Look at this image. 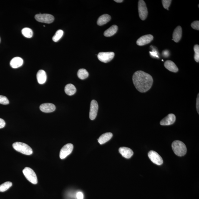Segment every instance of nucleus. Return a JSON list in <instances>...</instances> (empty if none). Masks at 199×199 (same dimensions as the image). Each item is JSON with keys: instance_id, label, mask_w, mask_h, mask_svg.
<instances>
[{"instance_id": "f257e3e1", "label": "nucleus", "mask_w": 199, "mask_h": 199, "mask_svg": "<svg viewBox=\"0 0 199 199\" xmlns=\"http://www.w3.org/2000/svg\"><path fill=\"white\" fill-rule=\"evenodd\" d=\"M134 86L139 92L145 93L151 88L153 83L152 76L142 71H137L132 77Z\"/></svg>"}, {"instance_id": "f03ea898", "label": "nucleus", "mask_w": 199, "mask_h": 199, "mask_svg": "<svg viewBox=\"0 0 199 199\" xmlns=\"http://www.w3.org/2000/svg\"><path fill=\"white\" fill-rule=\"evenodd\" d=\"M172 146V150L176 155L179 156H182L186 153L187 147L183 142L178 140L174 141Z\"/></svg>"}, {"instance_id": "7ed1b4c3", "label": "nucleus", "mask_w": 199, "mask_h": 199, "mask_svg": "<svg viewBox=\"0 0 199 199\" xmlns=\"http://www.w3.org/2000/svg\"><path fill=\"white\" fill-rule=\"evenodd\" d=\"M13 147L15 150L18 152L24 154L30 155L33 153L32 149L29 145L24 143L16 142L13 144Z\"/></svg>"}, {"instance_id": "20e7f679", "label": "nucleus", "mask_w": 199, "mask_h": 199, "mask_svg": "<svg viewBox=\"0 0 199 199\" xmlns=\"http://www.w3.org/2000/svg\"><path fill=\"white\" fill-rule=\"evenodd\" d=\"M23 174L27 180L34 185L37 183L38 180L35 172L30 167H26L23 170Z\"/></svg>"}, {"instance_id": "39448f33", "label": "nucleus", "mask_w": 199, "mask_h": 199, "mask_svg": "<svg viewBox=\"0 0 199 199\" xmlns=\"http://www.w3.org/2000/svg\"><path fill=\"white\" fill-rule=\"evenodd\" d=\"M138 9L139 17L142 21H144L148 14L147 7L144 1L140 0L138 1Z\"/></svg>"}, {"instance_id": "423d86ee", "label": "nucleus", "mask_w": 199, "mask_h": 199, "mask_svg": "<svg viewBox=\"0 0 199 199\" xmlns=\"http://www.w3.org/2000/svg\"><path fill=\"white\" fill-rule=\"evenodd\" d=\"M35 18L36 21L39 22L49 24L52 23L54 20V17L52 15L48 14H38L36 15Z\"/></svg>"}, {"instance_id": "0eeeda50", "label": "nucleus", "mask_w": 199, "mask_h": 199, "mask_svg": "<svg viewBox=\"0 0 199 199\" xmlns=\"http://www.w3.org/2000/svg\"><path fill=\"white\" fill-rule=\"evenodd\" d=\"M114 56L115 54L113 52H101L98 54L97 57L101 62L106 63L112 61Z\"/></svg>"}, {"instance_id": "6e6552de", "label": "nucleus", "mask_w": 199, "mask_h": 199, "mask_svg": "<svg viewBox=\"0 0 199 199\" xmlns=\"http://www.w3.org/2000/svg\"><path fill=\"white\" fill-rule=\"evenodd\" d=\"M148 157L151 161L157 165H161L163 163V160L157 152L151 150L148 153Z\"/></svg>"}, {"instance_id": "1a4fd4ad", "label": "nucleus", "mask_w": 199, "mask_h": 199, "mask_svg": "<svg viewBox=\"0 0 199 199\" xmlns=\"http://www.w3.org/2000/svg\"><path fill=\"white\" fill-rule=\"evenodd\" d=\"M74 149V145L71 144H68L64 145L61 149L60 152L59 157L61 159L65 158L67 156L71 154Z\"/></svg>"}, {"instance_id": "9d476101", "label": "nucleus", "mask_w": 199, "mask_h": 199, "mask_svg": "<svg viewBox=\"0 0 199 199\" xmlns=\"http://www.w3.org/2000/svg\"><path fill=\"white\" fill-rule=\"evenodd\" d=\"M99 106L97 101L92 100L91 102L89 117L91 120H94L97 115Z\"/></svg>"}, {"instance_id": "9b49d317", "label": "nucleus", "mask_w": 199, "mask_h": 199, "mask_svg": "<svg viewBox=\"0 0 199 199\" xmlns=\"http://www.w3.org/2000/svg\"><path fill=\"white\" fill-rule=\"evenodd\" d=\"M153 36L152 35H146L141 36L137 41V44L139 46H143L149 44L153 40Z\"/></svg>"}, {"instance_id": "f8f14e48", "label": "nucleus", "mask_w": 199, "mask_h": 199, "mask_svg": "<svg viewBox=\"0 0 199 199\" xmlns=\"http://www.w3.org/2000/svg\"><path fill=\"white\" fill-rule=\"evenodd\" d=\"M175 120L176 117L175 114H170L160 121V124L163 126L170 125L173 124Z\"/></svg>"}, {"instance_id": "ddd939ff", "label": "nucleus", "mask_w": 199, "mask_h": 199, "mask_svg": "<svg viewBox=\"0 0 199 199\" xmlns=\"http://www.w3.org/2000/svg\"><path fill=\"white\" fill-rule=\"evenodd\" d=\"M39 109L42 112L46 113L51 112L55 110L56 107L54 104L50 103L41 104Z\"/></svg>"}, {"instance_id": "4468645a", "label": "nucleus", "mask_w": 199, "mask_h": 199, "mask_svg": "<svg viewBox=\"0 0 199 199\" xmlns=\"http://www.w3.org/2000/svg\"><path fill=\"white\" fill-rule=\"evenodd\" d=\"M119 151L122 156L126 159L130 158L134 154L132 149L127 147H121L119 149Z\"/></svg>"}, {"instance_id": "2eb2a0df", "label": "nucleus", "mask_w": 199, "mask_h": 199, "mask_svg": "<svg viewBox=\"0 0 199 199\" xmlns=\"http://www.w3.org/2000/svg\"><path fill=\"white\" fill-rule=\"evenodd\" d=\"M182 30L181 27L178 26L175 28L172 34V40L176 43L180 41L182 37Z\"/></svg>"}, {"instance_id": "dca6fc26", "label": "nucleus", "mask_w": 199, "mask_h": 199, "mask_svg": "<svg viewBox=\"0 0 199 199\" xmlns=\"http://www.w3.org/2000/svg\"><path fill=\"white\" fill-rule=\"evenodd\" d=\"M23 59L19 57H15L11 60L10 62V65L13 68H17L23 65Z\"/></svg>"}, {"instance_id": "f3484780", "label": "nucleus", "mask_w": 199, "mask_h": 199, "mask_svg": "<svg viewBox=\"0 0 199 199\" xmlns=\"http://www.w3.org/2000/svg\"><path fill=\"white\" fill-rule=\"evenodd\" d=\"M165 67L169 71L173 72H177L178 71V68L175 64V63L170 60L165 61L164 64Z\"/></svg>"}, {"instance_id": "a211bd4d", "label": "nucleus", "mask_w": 199, "mask_h": 199, "mask_svg": "<svg viewBox=\"0 0 199 199\" xmlns=\"http://www.w3.org/2000/svg\"><path fill=\"white\" fill-rule=\"evenodd\" d=\"M36 78L38 83L40 84H43L46 82L47 76L46 73L43 70H40L36 74Z\"/></svg>"}, {"instance_id": "6ab92c4d", "label": "nucleus", "mask_w": 199, "mask_h": 199, "mask_svg": "<svg viewBox=\"0 0 199 199\" xmlns=\"http://www.w3.org/2000/svg\"><path fill=\"white\" fill-rule=\"evenodd\" d=\"M112 134L111 132L106 133L105 134H102L99 138L98 139V141L100 145H102L108 141L112 137Z\"/></svg>"}, {"instance_id": "aec40b11", "label": "nucleus", "mask_w": 199, "mask_h": 199, "mask_svg": "<svg viewBox=\"0 0 199 199\" xmlns=\"http://www.w3.org/2000/svg\"><path fill=\"white\" fill-rule=\"evenodd\" d=\"M111 17L108 14H104L100 17L97 21V24L99 26H103L109 22L110 21Z\"/></svg>"}, {"instance_id": "412c9836", "label": "nucleus", "mask_w": 199, "mask_h": 199, "mask_svg": "<svg viewBox=\"0 0 199 199\" xmlns=\"http://www.w3.org/2000/svg\"><path fill=\"white\" fill-rule=\"evenodd\" d=\"M118 27L117 25H114L107 29L104 32V36L106 37H109L114 35L117 32Z\"/></svg>"}, {"instance_id": "4be33fe9", "label": "nucleus", "mask_w": 199, "mask_h": 199, "mask_svg": "<svg viewBox=\"0 0 199 199\" xmlns=\"http://www.w3.org/2000/svg\"><path fill=\"white\" fill-rule=\"evenodd\" d=\"M65 92L67 95L72 96L75 93L76 89L75 86L72 84H67L65 88Z\"/></svg>"}, {"instance_id": "5701e85b", "label": "nucleus", "mask_w": 199, "mask_h": 199, "mask_svg": "<svg viewBox=\"0 0 199 199\" xmlns=\"http://www.w3.org/2000/svg\"><path fill=\"white\" fill-rule=\"evenodd\" d=\"M77 76L80 79L84 80L87 78L89 76V73L86 69H81L77 72Z\"/></svg>"}, {"instance_id": "b1692460", "label": "nucleus", "mask_w": 199, "mask_h": 199, "mask_svg": "<svg viewBox=\"0 0 199 199\" xmlns=\"http://www.w3.org/2000/svg\"><path fill=\"white\" fill-rule=\"evenodd\" d=\"M22 34L25 37L28 38H30L33 36V31L32 30L29 28H24L21 31Z\"/></svg>"}, {"instance_id": "393cba45", "label": "nucleus", "mask_w": 199, "mask_h": 199, "mask_svg": "<svg viewBox=\"0 0 199 199\" xmlns=\"http://www.w3.org/2000/svg\"><path fill=\"white\" fill-rule=\"evenodd\" d=\"M63 34H64V31L62 30H58L56 31L54 36H53V41L55 42H58L62 37Z\"/></svg>"}, {"instance_id": "a878e982", "label": "nucleus", "mask_w": 199, "mask_h": 199, "mask_svg": "<svg viewBox=\"0 0 199 199\" xmlns=\"http://www.w3.org/2000/svg\"><path fill=\"white\" fill-rule=\"evenodd\" d=\"M12 185L11 182H7L0 185V192H5L9 189Z\"/></svg>"}, {"instance_id": "bb28decb", "label": "nucleus", "mask_w": 199, "mask_h": 199, "mask_svg": "<svg viewBox=\"0 0 199 199\" xmlns=\"http://www.w3.org/2000/svg\"><path fill=\"white\" fill-rule=\"evenodd\" d=\"M194 51L195 52L194 58L196 62H199V46L198 45H195L194 47Z\"/></svg>"}, {"instance_id": "cd10ccee", "label": "nucleus", "mask_w": 199, "mask_h": 199, "mask_svg": "<svg viewBox=\"0 0 199 199\" xmlns=\"http://www.w3.org/2000/svg\"><path fill=\"white\" fill-rule=\"evenodd\" d=\"M9 103V100L5 96L0 95V104L7 105Z\"/></svg>"}, {"instance_id": "c85d7f7f", "label": "nucleus", "mask_w": 199, "mask_h": 199, "mask_svg": "<svg viewBox=\"0 0 199 199\" xmlns=\"http://www.w3.org/2000/svg\"><path fill=\"white\" fill-rule=\"evenodd\" d=\"M172 1L171 0H163L162 3L164 8L169 10L168 8L170 6Z\"/></svg>"}, {"instance_id": "c756f323", "label": "nucleus", "mask_w": 199, "mask_h": 199, "mask_svg": "<svg viewBox=\"0 0 199 199\" xmlns=\"http://www.w3.org/2000/svg\"><path fill=\"white\" fill-rule=\"evenodd\" d=\"M191 27L193 29L196 30H199V21H195L192 22L191 24Z\"/></svg>"}, {"instance_id": "7c9ffc66", "label": "nucleus", "mask_w": 199, "mask_h": 199, "mask_svg": "<svg viewBox=\"0 0 199 199\" xmlns=\"http://www.w3.org/2000/svg\"><path fill=\"white\" fill-rule=\"evenodd\" d=\"M150 55L152 56V57L154 58H159V56L158 55V52L157 51L153 50L152 52H150Z\"/></svg>"}, {"instance_id": "2f4dec72", "label": "nucleus", "mask_w": 199, "mask_h": 199, "mask_svg": "<svg viewBox=\"0 0 199 199\" xmlns=\"http://www.w3.org/2000/svg\"><path fill=\"white\" fill-rule=\"evenodd\" d=\"M6 123L3 119L0 118V129L2 128L5 126Z\"/></svg>"}, {"instance_id": "473e14b6", "label": "nucleus", "mask_w": 199, "mask_h": 199, "mask_svg": "<svg viewBox=\"0 0 199 199\" xmlns=\"http://www.w3.org/2000/svg\"><path fill=\"white\" fill-rule=\"evenodd\" d=\"M76 197L77 199H83L84 195L82 192H78L76 194Z\"/></svg>"}, {"instance_id": "72a5a7b5", "label": "nucleus", "mask_w": 199, "mask_h": 199, "mask_svg": "<svg viewBox=\"0 0 199 199\" xmlns=\"http://www.w3.org/2000/svg\"><path fill=\"white\" fill-rule=\"evenodd\" d=\"M199 94H198L197 99L196 108L197 112L199 114Z\"/></svg>"}, {"instance_id": "f704fd0d", "label": "nucleus", "mask_w": 199, "mask_h": 199, "mask_svg": "<svg viewBox=\"0 0 199 199\" xmlns=\"http://www.w3.org/2000/svg\"><path fill=\"white\" fill-rule=\"evenodd\" d=\"M162 55L164 57H168L169 55V51L167 50L164 51L163 52Z\"/></svg>"}, {"instance_id": "c9c22d12", "label": "nucleus", "mask_w": 199, "mask_h": 199, "mask_svg": "<svg viewBox=\"0 0 199 199\" xmlns=\"http://www.w3.org/2000/svg\"><path fill=\"white\" fill-rule=\"evenodd\" d=\"M114 1L115 2H116L117 3H121L123 1V0H115V1Z\"/></svg>"}, {"instance_id": "e433bc0d", "label": "nucleus", "mask_w": 199, "mask_h": 199, "mask_svg": "<svg viewBox=\"0 0 199 199\" xmlns=\"http://www.w3.org/2000/svg\"><path fill=\"white\" fill-rule=\"evenodd\" d=\"M0 42H1V38H0Z\"/></svg>"}]
</instances>
